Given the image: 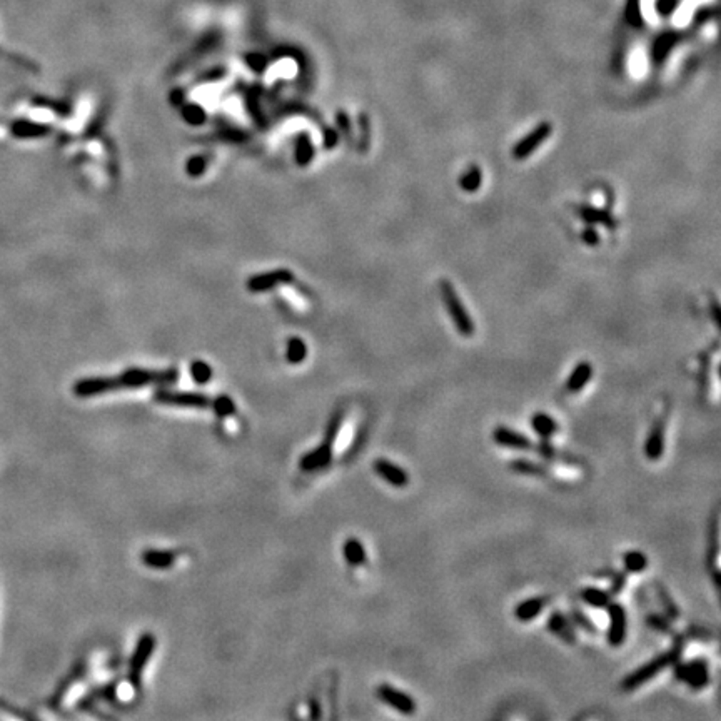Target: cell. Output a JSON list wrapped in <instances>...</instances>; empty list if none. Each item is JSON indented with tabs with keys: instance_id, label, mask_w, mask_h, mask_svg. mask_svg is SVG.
Returning a JSON list of instances; mask_svg holds the SVG:
<instances>
[{
	"instance_id": "6da1fadb",
	"label": "cell",
	"mask_w": 721,
	"mask_h": 721,
	"mask_svg": "<svg viewBox=\"0 0 721 721\" xmlns=\"http://www.w3.org/2000/svg\"><path fill=\"white\" fill-rule=\"evenodd\" d=\"M177 379H179V371L177 369L150 371V369L132 368L127 369L117 377H87V379L77 381L74 384V394L77 398H92V396L117 391V389L122 388H142V386L149 384H172Z\"/></svg>"
},
{
	"instance_id": "7a4b0ae2",
	"label": "cell",
	"mask_w": 721,
	"mask_h": 721,
	"mask_svg": "<svg viewBox=\"0 0 721 721\" xmlns=\"http://www.w3.org/2000/svg\"><path fill=\"white\" fill-rule=\"evenodd\" d=\"M683 639H676L674 645L670 648L668 651L658 654L657 658L650 659L645 665H641L639 668H636L635 672H631L628 676H624V680L622 681V688L624 692H633V689L639 688V686L646 685L651 678L658 676L663 670L674 665L676 661H680L681 654H683Z\"/></svg>"
},
{
	"instance_id": "3957f363",
	"label": "cell",
	"mask_w": 721,
	"mask_h": 721,
	"mask_svg": "<svg viewBox=\"0 0 721 721\" xmlns=\"http://www.w3.org/2000/svg\"><path fill=\"white\" fill-rule=\"evenodd\" d=\"M341 424H342V414L339 412V414L333 416V419H331L329 426H327V429H326V434H324L322 445L318 446L316 449L309 451V453H306L303 458H300V461H299L300 471H304V473L318 471V469L326 468V466L333 461V445H334V441H336L339 429H341Z\"/></svg>"
},
{
	"instance_id": "277c9868",
	"label": "cell",
	"mask_w": 721,
	"mask_h": 721,
	"mask_svg": "<svg viewBox=\"0 0 721 721\" xmlns=\"http://www.w3.org/2000/svg\"><path fill=\"white\" fill-rule=\"evenodd\" d=\"M439 289H441V294H442V299H445L446 309H448L451 319H453V324L456 326L458 333L464 338H471L474 334V331H476V327H474L473 318L469 316V312L466 311L464 304H462L460 296H458L456 289H454V286L449 283L448 279H442L441 283H439Z\"/></svg>"
},
{
	"instance_id": "5b68a950",
	"label": "cell",
	"mask_w": 721,
	"mask_h": 721,
	"mask_svg": "<svg viewBox=\"0 0 721 721\" xmlns=\"http://www.w3.org/2000/svg\"><path fill=\"white\" fill-rule=\"evenodd\" d=\"M674 678L683 681L695 692L707 688L709 685V668L707 659L695 658L689 661L674 663Z\"/></svg>"
},
{
	"instance_id": "8992f818",
	"label": "cell",
	"mask_w": 721,
	"mask_h": 721,
	"mask_svg": "<svg viewBox=\"0 0 721 721\" xmlns=\"http://www.w3.org/2000/svg\"><path fill=\"white\" fill-rule=\"evenodd\" d=\"M154 648H156V636H154L152 633H144L141 638H139L136 650H134L132 658H130V666H129V674H130V681H132V685L139 686L142 672H144L145 665H147L150 657H152Z\"/></svg>"
},
{
	"instance_id": "52a82bcc",
	"label": "cell",
	"mask_w": 721,
	"mask_h": 721,
	"mask_svg": "<svg viewBox=\"0 0 721 721\" xmlns=\"http://www.w3.org/2000/svg\"><path fill=\"white\" fill-rule=\"evenodd\" d=\"M376 695L384 705H388V707L396 709V711L401 713V715H404V716L414 715L416 708H418L414 698H411L406 692H403V689L394 688V686H391L388 683L377 686Z\"/></svg>"
},
{
	"instance_id": "ba28073f",
	"label": "cell",
	"mask_w": 721,
	"mask_h": 721,
	"mask_svg": "<svg viewBox=\"0 0 721 721\" xmlns=\"http://www.w3.org/2000/svg\"><path fill=\"white\" fill-rule=\"evenodd\" d=\"M608 616H609V626H608V645L611 648H619L623 646V643L626 641V633H628V615L626 609L623 604L619 603H609L608 604Z\"/></svg>"
},
{
	"instance_id": "9c48e42d",
	"label": "cell",
	"mask_w": 721,
	"mask_h": 721,
	"mask_svg": "<svg viewBox=\"0 0 721 721\" xmlns=\"http://www.w3.org/2000/svg\"><path fill=\"white\" fill-rule=\"evenodd\" d=\"M551 134H553V126H551L549 122H541V124L534 127L526 137H523L521 141L516 142L515 147H512V157L518 161L530 157L531 154L539 149V145H541L543 142L551 137Z\"/></svg>"
},
{
	"instance_id": "30bf717a",
	"label": "cell",
	"mask_w": 721,
	"mask_h": 721,
	"mask_svg": "<svg viewBox=\"0 0 721 721\" xmlns=\"http://www.w3.org/2000/svg\"><path fill=\"white\" fill-rule=\"evenodd\" d=\"M154 399L161 404L167 406H179V407H209L212 406V399L198 392H176L161 389L156 392Z\"/></svg>"
},
{
	"instance_id": "8fae6325",
	"label": "cell",
	"mask_w": 721,
	"mask_h": 721,
	"mask_svg": "<svg viewBox=\"0 0 721 721\" xmlns=\"http://www.w3.org/2000/svg\"><path fill=\"white\" fill-rule=\"evenodd\" d=\"M491 438L497 446H501V448L515 449V451L534 449L533 439L528 438L526 434L519 433V431H515V429H511V427H506V426L495 427Z\"/></svg>"
},
{
	"instance_id": "7c38bea8",
	"label": "cell",
	"mask_w": 721,
	"mask_h": 721,
	"mask_svg": "<svg viewBox=\"0 0 721 721\" xmlns=\"http://www.w3.org/2000/svg\"><path fill=\"white\" fill-rule=\"evenodd\" d=\"M373 468L377 476H379L381 480H384L389 486H392V488L404 489L410 486V474H407L406 469L401 468L399 464H396V462L379 458V460L374 461Z\"/></svg>"
},
{
	"instance_id": "4fadbf2b",
	"label": "cell",
	"mask_w": 721,
	"mask_h": 721,
	"mask_svg": "<svg viewBox=\"0 0 721 721\" xmlns=\"http://www.w3.org/2000/svg\"><path fill=\"white\" fill-rule=\"evenodd\" d=\"M547 630L551 631L556 638H560L563 643L566 645H576L578 643V635L576 628L571 623V619L561 611H553L547 618Z\"/></svg>"
},
{
	"instance_id": "5bb4252c",
	"label": "cell",
	"mask_w": 721,
	"mask_h": 721,
	"mask_svg": "<svg viewBox=\"0 0 721 721\" xmlns=\"http://www.w3.org/2000/svg\"><path fill=\"white\" fill-rule=\"evenodd\" d=\"M665 453V416L657 419L651 426L650 434L645 441V456L650 461L661 460Z\"/></svg>"
},
{
	"instance_id": "9a60e30c",
	"label": "cell",
	"mask_w": 721,
	"mask_h": 721,
	"mask_svg": "<svg viewBox=\"0 0 721 721\" xmlns=\"http://www.w3.org/2000/svg\"><path fill=\"white\" fill-rule=\"evenodd\" d=\"M549 600L546 596H533L528 598V600L521 601L519 604H516L515 608V618L521 623H530L533 619L538 618L543 613V609L547 606Z\"/></svg>"
},
{
	"instance_id": "2e32d148",
	"label": "cell",
	"mask_w": 721,
	"mask_h": 721,
	"mask_svg": "<svg viewBox=\"0 0 721 721\" xmlns=\"http://www.w3.org/2000/svg\"><path fill=\"white\" fill-rule=\"evenodd\" d=\"M530 426L531 429H533L539 438L545 439V441H549V439L560 431V424H558L556 419L541 411L534 412V414L531 416Z\"/></svg>"
},
{
	"instance_id": "e0dca14e",
	"label": "cell",
	"mask_w": 721,
	"mask_h": 721,
	"mask_svg": "<svg viewBox=\"0 0 721 721\" xmlns=\"http://www.w3.org/2000/svg\"><path fill=\"white\" fill-rule=\"evenodd\" d=\"M177 554L167 549H145L141 554V561L144 566L152 569H167L176 563Z\"/></svg>"
},
{
	"instance_id": "ac0fdd59",
	"label": "cell",
	"mask_w": 721,
	"mask_h": 721,
	"mask_svg": "<svg viewBox=\"0 0 721 721\" xmlns=\"http://www.w3.org/2000/svg\"><path fill=\"white\" fill-rule=\"evenodd\" d=\"M593 379V366L589 362H580L576 368L573 369L569 374L568 381H566V391L568 392H580L583 391L584 386L589 384V381Z\"/></svg>"
},
{
	"instance_id": "d6986e66",
	"label": "cell",
	"mask_w": 721,
	"mask_h": 721,
	"mask_svg": "<svg viewBox=\"0 0 721 721\" xmlns=\"http://www.w3.org/2000/svg\"><path fill=\"white\" fill-rule=\"evenodd\" d=\"M342 556H344V560L348 561L351 566H354V568L364 566L366 561H368L364 545H362L357 538L346 539L344 545H342Z\"/></svg>"
},
{
	"instance_id": "ffe728a7",
	"label": "cell",
	"mask_w": 721,
	"mask_h": 721,
	"mask_svg": "<svg viewBox=\"0 0 721 721\" xmlns=\"http://www.w3.org/2000/svg\"><path fill=\"white\" fill-rule=\"evenodd\" d=\"M581 600H583V603L588 604V606L604 609L611 603L613 596L611 593L604 591V589L596 588V586H588V588H584L583 591H581Z\"/></svg>"
},
{
	"instance_id": "44dd1931",
	"label": "cell",
	"mask_w": 721,
	"mask_h": 721,
	"mask_svg": "<svg viewBox=\"0 0 721 721\" xmlns=\"http://www.w3.org/2000/svg\"><path fill=\"white\" fill-rule=\"evenodd\" d=\"M510 469L516 474H523V476H543L546 473V468L539 462L530 461V460H515L510 462Z\"/></svg>"
},
{
	"instance_id": "7402d4cb",
	"label": "cell",
	"mask_w": 721,
	"mask_h": 721,
	"mask_svg": "<svg viewBox=\"0 0 721 721\" xmlns=\"http://www.w3.org/2000/svg\"><path fill=\"white\" fill-rule=\"evenodd\" d=\"M623 566L626 573H641L648 568V558L641 551H628L623 554Z\"/></svg>"
},
{
	"instance_id": "603a6c76",
	"label": "cell",
	"mask_w": 721,
	"mask_h": 721,
	"mask_svg": "<svg viewBox=\"0 0 721 721\" xmlns=\"http://www.w3.org/2000/svg\"><path fill=\"white\" fill-rule=\"evenodd\" d=\"M481 184H483V172H481V169L476 167V165L469 167L468 171L462 174L461 180H460L461 189L464 192H468V194H473V192L480 191Z\"/></svg>"
},
{
	"instance_id": "cb8c5ba5",
	"label": "cell",
	"mask_w": 721,
	"mask_h": 721,
	"mask_svg": "<svg viewBox=\"0 0 721 721\" xmlns=\"http://www.w3.org/2000/svg\"><path fill=\"white\" fill-rule=\"evenodd\" d=\"M569 619L576 626V630L584 631V633L595 635L596 633V624L588 618V615H584L580 608H571L569 611Z\"/></svg>"
},
{
	"instance_id": "d4e9b609",
	"label": "cell",
	"mask_w": 721,
	"mask_h": 721,
	"mask_svg": "<svg viewBox=\"0 0 721 721\" xmlns=\"http://www.w3.org/2000/svg\"><path fill=\"white\" fill-rule=\"evenodd\" d=\"M306 354H307V348H306V344L300 341V339L294 338L289 341L287 361L291 362V364H300V362L304 361V357H306Z\"/></svg>"
},
{
	"instance_id": "484cf974",
	"label": "cell",
	"mask_w": 721,
	"mask_h": 721,
	"mask_svg": "<svg viewBox=\"0 0 721 721\" xmlns=\"http://www.w3.org/2000/svg\"><path fill=\"white\" fill-rule=\"evenodd\" d=\"M212 410L215 411V414L219 418H229L236 412V406H234V401L229 396H219V398L212 399Z\"/></svg>"
},
{
	"instance_id": "4316f807",
	"label": "cell",
	"mask_w": 721,
	"mask_h": 721,
	"mask_svg": "<svg viewBox=\"0 0 721 721\" xmlns=\"http://www.w3.org/2000/svg\"><path fill=\"white\" fill-rule=\"evenodd\" d=\"M600 574H603V576H606L611 580V589H609V593H611V596H616L619 595V593L623 591L624 584H626V573L623 571H611V569H603V571H600ZM600 574H596V576H600Z\"/></svg>"
},
{
	"instance_id": "83f0119b",
	"label": "cell",
	"mask_w": 721,
	"mask_h": 721,
	"mask_svg": "<svg viewBox=\"0 0 721 721\" xmlns=\"http://www.w3.org/2000/svg\"><path fill=\"white\" fill-rule=\"evenodd\" d=\"M191 374H192V379H194L196 383H198V384H206V383H209V381H211L212 369H211V366L207 364V362L196 361V362H192V366H191Z\"/></svg>"
},
{
	"instance_id": "f1b7e54d",
	"label": "cell",
	"mask_w": 721,
	"mask_h": 721,
	"mask_svg": "<svg viewBox=\"0 0 721 721\" xmlns=\"http://www.w3.org/2000/svg\"><path fill=\"white\" fill-rule=\"evenodd\" d=\"M658 596L659 600H661V604L663 608H665L666 615H668L670 619H678L680 618V609H678L676 604L673 603V598L672 595H670L668 591H666L663 586H658Z\"/></svg>"
},
{
	"instance_id": "f546056e",
	"label": "cell",
	"mask_w": 721,
	"mask_h": 721,
	"mask_svg": "<svg viewBox=\"0 0 721 721\" xmlns=\"http://www.w3.org/2000/svg\"><path fill=\"white\" fill-rule=\"evenodd\" d=\"M646 622H648V624H650V628H653V630L659 631V633H663V635H672L673 633L672 623H670L668 616L650 615V616H648Z\"/></svg>"
},
{
	"instance_id": "4dcf8cb0",
	"label": "cell",
	"mask_w": 721,
	"mask_h": 721,
	"mask_svg": "<svg viewBox=\"0 0 721 721\" xmlns=\"http://www.w3.org/2000/svg\"><path fill=\"white\" fill-rule=\"evenodd\" d=\"M580 215L584 219L586 222H589V224H593V222H601V224H608V226L613 224V221L608 217L606 214H604V212L591 209V207H586V209L581 211Z\"/></svg>"
},
{
	"instance_id": "1f68e13d",
	"label": "cell",
	"mask_w": 721,
	"mask_h": 721,
	"mask_svg": "<svg viewBox=\"0 0 721 721\" xmlns=\"http://www.w3.org/2000/svg\"><path fill=\"white\" fill-rule=\"evenodd\" d=\"M583 242L586 246H591V248H595V246L600 244V234H598L593 227H588L583 234Z\"/></svg>"
}]
</instances>
